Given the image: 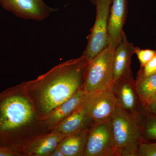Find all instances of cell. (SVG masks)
I'll use <instances>...</instances> for the list:
<instances>
[{
    "instance_id": "6da1fadb",
    "label": "cell",
    "mask_w": 156,
    "mask_h": 156,
    "mask_svg": "<svg viewBox=\"0 0 156 156\" xmlns=\"http://www.w3.org/2000/svg\"><path fill=\"white\" fill-rule=\"evenodd\" d=\"M89 60L82 55L57 65L32 80L20 84L42 121L83 87Z\"/></svg>"
},
{
    "instance_id": "7a4b0ae2",
    "label": "cell",
    "mask_w": 156,
    "mask_h": 156,
    "mask_svg": "<svg viewBox=\"0 0 156 156\" xmlns=\"http://www.w3.org/2000/svg\"><path fill=\"white\" fill-rule=\"evenodd\" d=\"M47 131L20 84L0 92V146L21 149L27 140Z\"/></svg>"
},
{
    "instance_id": "3957f363",
    "label": "cell",
    "mask_w": 156,
    "mask_h": 156,
    "mask_svg": "<svg viewBox=\"0 0 156 156\" xmlns=\"http://www.w3.org/2000/svg\"><path fill=\"white\" fill-rule=\"evenodd\" d=\"M110 120L116 156H138L139 146L144 139L137 121L118 106Z\"/></svg>"
},
{
    "instance_id": "277c9868",
    "label": "cell",
    "mask_w": 156,
    "mask_h": 156,
    "mask_svg": "<svg viewBox=\"0 0 156 156\" xmlns=\"http://www.w3.org/2000/svg\"><path fill=\"white\" fill-rule=\"evenodd\" d=\"M115 49L108 46L89 61L83 89L88 94L112 90L113 87Z\"/></svg>"
},
{
    "instance_id": "5b68a950",
    "label": "cell",
    "mask_w": 156,
    "mask_h": 156,
    "mask_svg": "<svg viewBox=\"0 0 156 156\" xmlns=\"http://www.w3.org/2000/svg\"><path fill=\"white\" fill-rule=\"evenodd\" d=\"M112 0H98L95 3V20L83 53L89 61L102 52L108 44V23Z\"/></svg>"
},
{
    "instance_id": "8992f818",
    "label": "cell",
    "mask_w": 156,
    "mask_h": 156,
    "mask_svg": "<svg viewBox=\"0 0 156 156\" xmlns=\"http://www.w3.org/2000/svg\"><path fill=\"white\" fill-rule=\"evenodd\" d=\"M84 156H116L110 119L89 128Z\"/></svg>"
},
{
    "instance_id": "52a82bcc",
    "label": "cell",
    "mask_w": 156,
    "mask_h": 156,
    "mask_svg": "<svg viewBox=\"0 0 156 156\" xmlns=\"http://www.w3.org/2000/svg\"><path fill=\"white\" fill-rule=\"evenodd\" d=\"M0 5L20 18L38 21L56 11L47 5L44 0H0Z\"/></svg>"
},
{
    "instance_id": "ba28073f",
    "label": "cell",
    "mask_w": 156,
    "mask_h": 156,
    "mask_svg": "<svg viewBox=\"0 0 156 156\" xmlns=\"http://www.w3.org/2000/svg\"><path fill=\"white\" fill-rule=\"evenodd\" d=\"M112 92L118 106L136 120L142 106L132 74L114 83Z\"/></svg>"
},
{
    "instance_id": "9c48e42d",
    "label": "cell",
    "mask_w": 156,
    "mask_h": 156,
    "mask_svg": "<svg viewBox=\"0 0 156 156\" xmlns=\"http://www.w3.org/2000/svg\"><path fill=\"white\" fill-rule=\"evenodd\" d=\"M117 107L112 90L95 93L86 104L87 114L94 123L110 119Z\"/></svg>"
},
{
    "instance_id": "30bf717a",
    "label": "cell",
    "mask_w": 156,
    "mask_h": 156,
    "mask_svg": "<svg viewBox=\"0 0 156 156\" xmlns=\"http://www.w3.org/2000/svg\"><path fill=\"white\" fill-rule=\"evenodd\" d=\"M94 94H88L82 89L69 99L56 108L43 120L45 127L49 131L82 106Z\"/></svg>"
},
{
    "instance_id": "8fae6325",
    "label": "cell",
    "mask_w": 156,
    "mask_h": 156,
    "mask_svg": "<svg viewBox=\"0 0 156 156\" xmlns=\"http://www.w3.org/2000/svg\"><path fill=\"white\" fill-rule=\"evenodd\" d=\"M136 47L128 41L123 32L121 41L115 48L114 52V82L132 74L131 59Z\"/></svg>"
},
{
    "instance_id": "7c38bea8",
    "label": "cell",
    "mask_w": 156,
    "mask_h": 156,
    "mask_svg": "<svg viewBox=\"0 0 156 156\" xmlns=\"http://www.w3.org/2000/svg\"><path fill=\"white\" fill-rule=\"evenodd\" d=\"M128 0H112L108 23V44L115 49L121 41L128 12Z\"/></svg>"
},
{
    "instance_id": "4fadbf2b",
    "label": "cell",
    "mask_w": 156,
    "mask_h": 156,
    "mask_svg": "<svg viewBox=\"0 0 156 156\" xmlns=\"http://www.w3.org/2000/svg\"><path fill=\"white\" fill-rule=\"evenodd\" d=\"M65 136L51 131L27 140L21 147V151L23 156H49Z\"/></svg>"
},
{
    "instance_id": "5bb4252c",
    "label": "cell",
    "mask_w": 156,
    "mask_h": 156,
    "mask_svg": "<svg viewBox=\"0 0 156 156\" xmlns=\"http://www.w3.org/2000/svg\"><path fill=\"white\" fill-rule=\"evenodd\" d=\"M87 101L58 123L51 131H56L67 136L81 130L90 128L94 123L87 114L86 108Z\"/></svg>"
},
{
    "instance_id": "9a60e30c",
    "label": "cell",
    "mask_w": 156,
    "mask_h": 156,
    "mask_svg": "<svg viewBox=\"0 0 156 156\" xmlns=\"http://www.w3.org/2000/svg\"><path fill=\"white\" fill-rule=\"evenodd\" d=\"M89 128L65 136L57 147L64 156H84Z\"/></svg>"
},
{
    "instance_id": "2e32d148",
    "label": "cell",
    "mask_w": 156,
    "mask_h": 156,
    "mask_svg": "<svg viewBox=\"0 0 156 156\" xmlns=\"http://www.w3.org/2000/svg\"><path fill=\"white\" fill-rule=\"evenodd\" d=\"M135 81V86L142 108L149 102L156 92V73L146 76L138 71Z\"/></svg>"
},
{
    "instance_id": "e0dca14e",
    "label": "cell",
    "mask_w": 156,
    "mask_h": 156,
    "mask_svg": "<svg viewBox=\"0 0 156 156\" xmlns=\"http://www.w3.org/2000/svg\"><path fill=\"white\" fill-rule=\"evenodd\" d=\"M136 121L143 138L147 141L156 140V116L141 107Z\"/></svg>"
},
{
    "instance_id": "ac0fdd59",
    "label": "cell",
    "mask_w": 156,
    "mask_h": 156,
    "mask_svg": "<svg viewBox=\"0 0 156 156\" xmlns=\"http://www.w3.org/2000/svg\"><path fill=\"white\" fill-rule=\"evenodd\" d=\"M134 54H136L140 63V68L143 67L156 55V50L151 49H140L136 47Z\"/></svg>"
},
{
    "instance_id": "d6986e66",
    "label": "cell",
    "mask_w": 156,
    "mask_h": 156,
    "mask_svg": "<svg viewBox=\"0 0 156 156\" xmlns=\"http://www.w3.org/2000/svg\"><path fill=\"white\" fill-rule=\"evenodd\" d=\"M138 156H156V143L143 140L138 147Z\"/></svg>"
},
{
    "instance_id": "ffe728a7",
    "label": "cell",
    "mask_w": 156,
    "mask_h": 156,
    "mask_svg": "<svg viewBox=\"0 0 156 156\" xmlns=\"http://www.w3.org/2000/svg\"><path fill=\"white\" fill-rule=\"evenodd\" d=\"M23 156L20 148L0 146V156Z\"/></svg>"
},
{
    "instance_id": "44dd1931",
    "label": "cell",
    "mask_w": 156,
    "mask_h": 156,
    "mask_svg": "<svg viewBox=\"0 0 156 156\" xmlns=\"http://www.w3.org/2000/svg\"><path fill=\"white\" fill-rule=\"evenodd\" d=\"M143 74L146 76L151 75L156 73V55L152 59L147 62L143 67L139 70Z\"/></svg>"
},
{
    "instance_id": "7402d4cb",
    "label": "cell",
    "mask_w": 156,
    "mask_h": 156,
    "mask_svg": "<svg viewBox=\"0 0 156 156\" xmlns=\"http://www.w3.org/2000/svg\"><path fill=\"white\" fill-rule=\"evenodd\" d=\"M143 108L152 114L156 116V103L149 104L145 107Z\"/></svg>"
},
{
    "instance_id": "603a6c76",
    "label": "cell",
    "mask_w": 156,
    "mask_h": 156,
    "mask_svg": "<svg viewBox=\"0 0 156 156\" xmlns=\"http://www.w3.org/2000/svg\"><path fill=\"white\" fill-rule=\"evenodd\" d=\"M49 156H64V155L57 147L50 153Z\"/></svg>"
},
{
    "instance_id": "cb8c5ba5",
    "label": "cell",
    "mask_w": 156,
    "mask_h": 156,
    "mask_svg": "<svg viewBox=\"0 0 156 156\" xmlns=\"http://www.w3.org/2000/svg\"><path fill=\"white\" fill-rule=\"evenodd\" d=\"M151 103H156V92H155V93L154 94L153 96H152V97L151 98L150 101L149 102V103L148 104Z\"/></svg>"
},
{
    "instance_id": "d4e9b609",
    "label": "cell",
    "mask_w": 156,
    "mask_h": 156,
    "mask_svg": "<svg viewBox=\"0 0 156 156\" xmlns=\"http://www.w3.org/2000/svg\"><path fill=\"white\" fill-rule=\"evenodd\" d=\"M97 1L98 0H90V1H91L93 4H94V5H95V3H96Z\"/></svg>"
}]
</instances>
